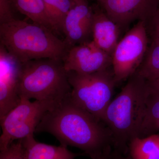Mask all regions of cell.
I'll return each instance as SVG.
<instances>
[{"instance_id":"25","label":"cell","mask_w":159,"mask_h":159,"mask_svg":"<svg viewBox=\"0 0 159 159\" xmlns=\"http://www.w3.org/2000/svg\"><path fill=\"white\" fill-rule=\"evenodd\" d=\"M110 154H109L108 155H107L104 156L100 158L99 159H107V157H108Z\"/></svg>"},{"instance_id":"3","label":"cell","mask_w":159,"mask_h":159,"mask_svg":"<svg viewBox=\"0 0 159 159\" xmlns=\"http://www.w3.org/2000/svg\"><path fill=\"white\" fill-rule=\"evenodd\" d=\"M0 40L22 63L43 58L63 61L69 50L64 40L50 29L16 19L0 25Z\"/></svg>"},{"instance_id":"6","label":"cell","mask_w":159,"mask_h":159,"mask_svg":"<svg viewBox=\"0 0 159 159\" xmlns=\"http://www.w3.org/2000/svg\"><path fill=\"white\" fill-rule=\"evenodd\" d=\"M58 103L51 101L21 99L19 103L1 120L2 133L0 151L12 142L34 135L38 125L45 114Z\"/></svg>"},{"instance_id":"4","label":"cell","mask_w":159,"mask_h":159,"mask_svg":"<svg viewBox=\"0 0 159 159\" xmlns=\"http://www.w3.org/2000/svg\"><path fill=\"white\" fill-rule=\"evenodd\" d=\"M71 91L62 60L43 58L22 63L18 87L20 99L59 103L70 96Z\"/></svg>"},{"instance_id":"7","label":"cell","mask_w":159,"mask_h":159,"mask_svg":"<svg viewBox=\"0 0 159 159\" xmlns=\"http://www.w3.org/2000/svg\"><path fill=\"white\" fill-rule=\"evenodd\" d=\"M146 23L139 21L119 41L111 55L116 82L128 79L141 64L148 48Z\"/></svg>"},{"instance_id":"12","label":"cell","mask_w":159,"mask_h":159,"mask_svg":"<svg viewBox=\"0 0 159 159\" xmlns=\"http://www.w3.org/2000/svg\"><path fill=\"white\" fill-rule=\"evenodd\" d=\"M92 40L100 49L111 57L119 42L120 28L108 17L102 7L92 6Z\"/></svg>"},{"instance_id":"18","label":"cell","mask_w":159,"mask_h":159,"mask_svg":"<svg viewBox=\"0 0 159 159\" xmlns=\"http://www.w3.org/2000/svg\"><path fill=\"white\" fill-rule=\"evenodd\" d=\"M136 72L147 81L159 77V40L152 39Z\"/></svg>"},{"instance_id":"19","label":"cell","mask_w":159,"mask_h":159,"mask_svg":"<svg viewBox=\"0 0 159 159\" xmlns=\"http://www.w3.org/2000/svg\"><path fill=\"white\" fill-rule=\"evenodd\" d=\"M0 159H25L22 139L12 142L7 148L1 150Z\"/></svg>"},{"instance_id":"14","label":"cell","mask_w":159,"mask_h":159,"mask_svg":"<svg viewBox=\"0 0 159 159\" xmlns=\"http://www.w3.org/2000/svg\"><path fill=\"white\" fill-rule=\"evenodd\" d=\"M128 153L132 159H159V134L132 139Z\"/></svg>"},{"instance_id":"24","label":"cell","mask_w":159,"mask_h":159,"mask_svg":"<svg viewBox=\"0 0 159 159\" xmlns=\"http://www.w3.org/2000/svg\"><path fill=\"white\" fill-rule=\"evenodd\" d=\"M97 2H98V3H99V5H100V6H101L105 0H97Z\"/></svg>"},{"instance_id":"16","label":"cell","mask_w":159,"mask_h":159,"mask_svg":"<svg viewBox=\"0 0 159 159\" xmlns=\"http://www.w3.org/2000/svg\"><path fill=\"white\" fill-rule=\"evenodd\" d=\"M46 13L57 34L62 32L67 15L75 4L74 0H43Z\"/></svg>"},{"instance_id":"20","label":"cell","mask_w":159,"mask_h":159,"mask_svg":"<svg viewBox=\"0 0 159 159\" xmlns=\"http://www.w3.org/2000/svg\"><path fill=\"white\" fill-rule=\"evenodd\" d=\"M16 9L12 0H0V25L16 19L14 16Z\"/></svg>"},{"instance_id":"11","label":"cell","mask_w":159,"mask_h":159,"mask_svg":"<svg viewBox=\"0 0 159 159\" xmlns=\"http://www.w3.org/2000/svg\"><path fill=\"white\" fill-rule=\"evenodd\" d=\"M93 8L88 0L76 3L67 15L63 24L62 33L69 49L87 42L92 36Z\"/></svg>"},{"instance_id":"2","label":"cell","mask_w":159,"mask_h":159,"mask_svg":"<svg viewBox=\"0 0 159 159\" xmlns=\"http://www.w3.org/2000/svg\"><path fill=\"white\" fill-rule=\"evenodd\" d=\"M149 96L148 83L136 71L109 104L102 121L112 134L115 150L128 153L129 144L136 137Z\"/></svg>"},{"instance_id":"26","label":"cell","mask_w":159,"mask_h":159,"mask_svg":"<svg viewBox=\"0 0 159 159\" xmlns=\"http://www.w3.org/2000/svg\"><path fill=\"white\" fill-rule=\"evenodd\" d=\"M75 1V2L76 3L79 2H80V1H83V0H74Z\"/></svg>"},{"instance_id":"15","label":"cell","mask_w":159,"mask_h":159,"mask_svg":"<svg viewBox=\"0 0 159 159\" xmlns=\"http://www.w3.org/2000/svg\"><path fill=\"white\" fill-rule=\"evenodd\" d=\"M16 9L32 21L56 34L54 26L46 13L43 0H12Z\"/></svg>"},{"instance_id":"9","label":"cell","mask_w":159,"mask_h":159,"mask_svg":"<svg viewBox=\"0 0 159 159\" xmlns=\"http://www.w3.org/2000/svg\"><path fill=\"white\" fill-rule=\"evenodd\" d=\"M22 63L0 46V119L20 101L18 87Z\"/></svg>"},{"instance_id":"23","label":"cell","mask_w":159,"mask_h":159,"mask_svg":"<svg viewBox=\"0 0 159 159\" xmlns=\"http://www.w3.org/2000/svg\"><path fill=\"white\" fill-rule=\"evenodd\" d=\"M107 159H132L129 154L123 153L118 151H112L110 154L109 155Z\"/></svg>"},{"instance_id":"5","label":"cell","mask_w":159,"mask_h":159,"mask_svg":"<svg viewBox=\"0 0 159 159\" xmlns=\"http://www.w3.org/2000/svg\"><path fill=\"white\" fill-rule=\"evenodd\" d=\"M68 75L72 102L102 121L104 112L112 100L117 83L112 70L108 68L90 74L70 71Z\"/></svg>"},{"instance_id":"13","label":"cell","mask_w":159,"mask_h":159,"mask_svg":"<svg viewBox=\"0 0 159 159\" xmlns=\"http://www.w3.org/2000/svg\"><path fill=\"white\" fill-rule=\"evenodd\" d=\"M22 140L25 159H74L85 155L74 153L61 145L57 146L38 142L34 135Z\"/></svg>"},{"instance_id":"8","label":"cell","mask_w":159,"mask_h":159,"mask_svg":"<svg viewBox=\"0 0 159 159\" xmlns=\"http://www.w3.org/2000/svg\"><path fill=\"white\" fill-rule=\"evenodd\" d=\"M63 62L67 72L90 74L109 68L111 66V57L92 40L70 48Z\"/></svg>"},{"instance_id":"10","label":"cell","mask_w":159,"mask_h":159,"mask_svg":"<svg viewBox=\"0 0 159 159\" xmlns=\"http://www.w3.org/2000/svg\"><path fill=\"white\" fill-rule=\"evenodd\" d=\"M159 5V0H105L100 6L122 29L135 20L147 25Z\"/></svg>"},{"instance_id":"1","label":"cell","mask_w":159,"mask_h":159,"mask_svg":"<svg viewBox=\"0 0 159 159\" xmlns=\"http://www.w3.org/2000/svg\"><path fill=\"white\" fill-rule=\"evenodd\" d=\"M42 132L51 134L63 146L81 149L92 159L109 154L114 147L109 129L72 102L70 96L44 116L35 130Z\"/></svg>"},{"instance_id":"21","label":"cell","mask_w":159,"mask_h":159,"mask_svg":"<svg viewBox=\"0 0 159 159\" xmlns=\"http://www.w3.org/2000/svg\"><path fill=\"white\" fill-rule=\"evenodd\" d=\"M152 39L159 40V5L149 21Z\"/></svg>"},{"instance_id":"22","label":"cell","mask_w":159,"mask_h":159,"mask_svg":"<svg viewBox=\"0 0 159 159\" xmlns=\"http://www.w3.org/2000/svg\"><path fill=\"white\" fill-rule=\"evenodd\" d=\"M147 82L149 89V97L159 99V77Z\"/></svg>"},{"instance_id":"17","label":"cell","mask_w":159,"mask_h":159,"mask_svg":"<svg viewBox=\"0 0 159 159\" xmlns=\"http://www.w3.org/2000/svg\"><path fill=\"white\" fill-rule=\"evenodd\" d=\"M159 132V99L148 97L137 137L143 138Z\"/></svg>"}]
</instances>
